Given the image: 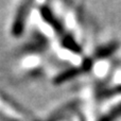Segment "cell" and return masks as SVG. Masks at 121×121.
<instances>
[{
  "instance_id": "6da1fadb",
  "label": "cell",
  "mask_w": 121,
  "mask_h": 121,
  "mask_svg": "<svg viewBox=\"0 0 121 121\" xmlns=\"http://www.w3.org/2000/svg\"><path fill=\"white\" fill-rule=\"evenodd\" d=\"M0 117L5 121H33L30 114L0 94Z\"/></svg>"
},
{
  "instance_id": "7a4b0ae2",
  "label": "cell",
  "mask_w": 121,
  "mask_h": 121,
  "mask_svg": "<svg viewBox=\"0 0 121 121\" xmlns=\"http://www.w3.org/2000/svg\"><path fill=\"white\" fill-rule=\"evenodd\" d=\"M27 5H28V3L22 4V6L19 8V10L15 14L14 20H13V23H12V35L13 36H16V37L20 36L23 29H25L27 17H28V14H29V9H28Z\"/></svg>"
},
{
  "instance_id": "3957f363",
  "label": "cell",
  "mask_w": 121,
  "mask_h": 121,
  "mask_svg": "<svg viewBox=\"0 0 121 121\" xmlns=\"http://www.w3.org/2000/svg\"><path fill=\"white\" fill-rule=\"evenodd\" d=\"M39 65H42V57H39L36 54H31L27 57L25 60L21 63V67L22 69H27V70H33L36 69Z\"/></svg>"
},
{
  "instance_id": "277c9868",
  "label": "cell",
  "mask_w": 121,
  "mask_h": 121,
  "mask_svg": "<svg viewBox=\"0 0 121 121\" xmlns=\"http://www.w3.org/2000/svg\"><path fill=\"white\" fill-rule=\"evenodd\" d=\"M117 48H118V44H116V43L106 45V46H103L97 51V56L101 57V59L107 57V56H109V55L113 54Z\"/></svg>"
},
{
  "instance_id": "5b68a950",
  "label": "cell",
  "mask_w": 121,
  "mask_h": 121,
  "mask_svg": "<svg viewBox=\"0 0 121 121\" xmlns=\"http://www.w3.org/2000/svg\"><path fill=\"white\" fill-rule=\"evenodd\" d=\"M119 117H121V103L114 106L106 115H104L101 119H99V121H114Z\"/></svg>"
},
{
  "instance_id": "8992f818",
  "label": "cell",
  "mask_w": 121,
  "mask_h": 121,
  "mask_svg": "<svg viewBox=\"0 0 121 121\" xmlns=\"http://www.w3.org/2000/svg\"><path fill=\"white\" fill-rule=\"evenodd\" d=\"M118 94H121V84L115 86V87H113V88L107 89L106 91H105L104 96L105 97H109V96H114V95H118Z\"/></svg>"
}]
</instances>
